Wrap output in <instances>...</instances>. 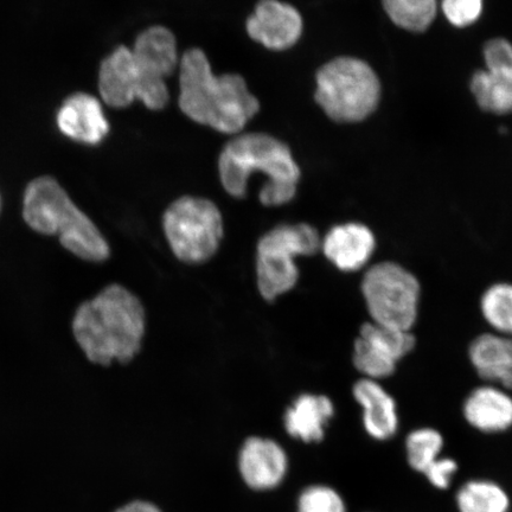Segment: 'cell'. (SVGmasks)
<instances>
[{"label": "cell", "instance_id": "obj_1", "mask_svg": "<svg viewBox=\"0 0 512 512\" xmlns=\"http://www.w3.org/2000/svg\"><path fill=\"white\" fill-rule=\"evenodd\" d=\"M73 332L89 361L104 367L131 362L145 335L143 304L125 287L108 286L79 307Z\"/></svg>", "mask_w": 512, "mask_h": 512}, {"label": "cell", "instance_id": "obj_2", "mask_svg": "<svg viewBox=\"0 0 512 512\" xmlns=\"http://www.w3.org/2000/svg\"><path fill=\"white\" fill-rule=\"evenodd\" d=\"M179 68V107L196 123L239 133L259 112V101L246 81L236 74L215 75L201 49L185 51Z\"/></svg>", "mask_w": 512, "mask_h": 512}, {"label": "cell", "instance_id": "obj_3", "mask_svg": "<svg viewBox=\"0 0 512 512\" xmlns=\"http://www.w3.org/2000/svg\"><path fill=\"white\" fill-rule=\"evenodd\" d=\"M219 170L224 190L235 198L245 197L254 172L267 176L260 191L264 206H283L297 194L299 166L288 146L268 134L247 133L233 139L221 152Z\"/></svg>", "mask_w": 512, "mask_h": 512}, {"label": "cell", "instance_id": "obj_4", "mask_svg": "<svg viewBox=\"0 0 512 512\" xmlns=\"http://www.w3.org/2000/svg\"><path fill=\"white\" fill-rule=\"evenodd\" d=\"M23 217L35 232L56 235L64 248L82 260L100 262L110 256L104 235L54 178L40 177L28 185Z\"/></svg>", "mask_w": 512, "mask_h": 512}, {"label": "cell", "instance_id": "obj_5", "mask_svg": "<svg viewBox=\"0 0 512 512\" xmlns=\"http://www.w3.org/2000/svg\"><path fill=\"white\" fill-rule=\"evenodd\" d=\"M316 101L332 120L358 123L373 114L381 99V83L367 62L338 57L317 73Z\"/></svg>", "mask_w": 512, "mask_h": 512}, {"label": "cell", "instance_id": "obj_6", "mask_svg": "<svg viewBox=\"0 0 512 512\" xmlns=\"http://www.w3.org/2000/svg\"><path fill=\"white\" fill-rule=\"evenodd\" d=\"M322 238L310 224H283L268 232L258 243L256 274L261 296L268 302L297 285V256L315 255Z\"/></svg>", "mask_w": 512, "mask_h": 512}, {"label": "cell", "instance_id": "obj_7", "mask_svg": "<svg viewBox=\"0 0 512 512\" xmlns=\"http://www.w3.org/2000/svg\"><path fill=\"white\" fill-rule=\"evenodd\" d=\"M361 291L371 322L411 331L418 320L421 286L415 275L393 261L370 266Z\"/></svg>", "mask_w": 512, "mask_h": 512}, {"label": "cell", "instance_id": "obj_8", "mask_svg": "<svg viewBox=\"0 0 512 512\" xmlns=\"http://www.w3.org/2000/svg\"><path fill=\"white\" fill-rule=\"evenodd\" d=\"M163 227L172 252L189 265L213 258L223 236L221 211L206 198H178L165 211Z\"/></svg>", "mask_w": 512, "mask_h": 512}, {"label": "cell", "instance_id": "obj_9", "mask_svg": "<svg viewBox=\"0 0 512 512\" xmlns=\"http://www.w3.org/2000/svg\"><path fill=\"white\" fill-rule=\"evenodd\" d=\"M99 91L102 100L114 108H124L139 100L150 110L159 111L169 101L166 82L147 75L127 47L115 49L102 62Z\"/></svg>", "mask_w": 512, "mask_h": 512}, {"label": "cell", "instance_id": "obj_10", "mask_svg": "<svg viewBox=\"0 0 512 512\" xmlns=\"http://www.w3.org/2000/svg\"><path fill=\"white\" fill-rule=\"evenodd\" d=\"M415 342L411 331L368 322L361 326L356 338L352 361L364 379H387L395 373L402 358L414 349Z\"/></svg>", "mask_w": 512, "mask_h": 512}, {"label": "cell", "instance_id": "obj_11", "mask_svg": "<svg viewBox=\"0 0 512 512\" xmlns=\"http://www.w3.org/2000/svg\"><path fill=\"white\" fill-rule=\"evenodd\" d=\"M486 70L471 79V91L482 110L495 114L512 113V44L495 38L485 44Z\"/></svg>", "mask_w": 512, "mask_h": 512}, {"label": "cell", "instance_id": "obj_12", "mask_svg": "<svg viewBox=\"0 0 512 512\" xmlns=\"http://www.w3.org/2000/svg\"><path fill=\"white\" fill-rule=\"evenodd\" d=\"M248 35L267 49H290L303 34V18L292 5L261 0L247 21Z\"/></svg>", "mask_w": 512, "mask_h": 512}, {"label": "cell", "instance_id": "obj_13", "mask_svg": "<svg viewBox=\"0 0 512 512\" xmlns=\"http://www.w3.org/2000/svg\"><path fill=\"white\" fill-rule=\"evenodd\" d=\"M325 258L337 270L352 273L366 268L376 251L373 230L360 222H348L332 227L320 245Z\"/></svg>", "mask_w": 512, "mask_h": 512}, {"label": "cell", "instance_id": "obj_14", "mask_svg": "<svg viewBox=\"0 0 512 512\" xmlns=\"http://www.w3.org/2000/svg\"><path fill=\"white\" fill-rule=\"evenodd\" d=\"M287 466L283 447L271 439L249 438L241 448L240 473L253 490H270L278 486L286 476Z\"/></svg>", "mask_w": 512, "mask_h": 512}, {"label": "cell", "instance_id": "obj_15", "mask_svg": "<svg viewBox=\"0 0 512 512\" xmlns=\"http://www.w3.org/2000/svg\"><path fill=\"white\" fill-rule=\"evenodd\" d=\"M57 125L64 136L89 145L101 143L110 132L99 100L86 93L74 94L64 101Z\"/></svg>", "mask_w": 512, "mask_h": 512}, {"label": "cell", "instance_id": "obj_16", "mask_svg": "<svg viewBox=\"0 0 512 512\" xmlns=\"http://www.w3.org/2000/svg\"><path fill=\"white\" fill-rule=\"evenodd\" d=\"M352 395L362 408L363 427L370 438L386 441L398 433V406L380 381L362 377L352 388Z\"/></svg>", "mask_w": 512, "mask_h": 512}, {"label": "cell", "instance_id": "obj_17", "mask_svg": "<svg viewBox=\"0 0 512 512\" xmlns=\"http://www.w3.org/2000/svg\"><path fill=\"white\" fill-rule=\"evenodd\" d=\"M463 413L467 424L479 432L508 431L512 427V396L496 384H485L467 396Z\"/></svg>", "mask_w": 512, "mask_h": 512}, {"label": "cell", "instance_id": "obj_18", "mask_svg": "<svg viewBox=\"0 0 512 512\" xmlns=\"http://www.w3.org/2000/svg\"><path fill=\"white\" fill-rule=\"evenodd\" d=\"M469 357L480 379L512 392V337L480 335L471 343Z\"/></svg>", "mask_w": 512, "mask_h": 512}, {"label": "cell", "instance_id": "obj_19", "mask_svg": "<svg viewBox=\"0 0 512 512\" xmlns=\"http://www.w3.org/2000/svg\"><path fill=\"white\" fill-rule=\"evenodd\" d=\"M334 415L335 406L328 396L303 394L286 411V431L304 443H320Z\"/></svg>", "mask_w": 512, "mask_h": 512}, {"label": "cell", "instance_id": "obj_20", "mask_svg": "<svg viewBox=\"0 0 512 512\" xmlns=\"http://www.w3.org/2000/svg\"><path fill=\"white\" fill-rule=\"evenodd\" d=\"M131 50L139 66L153 79L165 81L177 67L176 38L164 27L143 31Z\"/></svg>", "mask_w": 512, "mask_h": 512}, {"label": "cell", "instance_id": "obj_21", "mask_svg": "<svg viewBox=\"0 0 512 512\" xmlns=\"http://www.w3.org/2000/svg\"><path fill=\"white\" fill-rule=\"evenodd\" d=\"M459 512H509L510 498L501 485L488 479L466 482L456 495Z\"/></svg>", "mask_w": 512, "mask_h": 512}, {"label": "cell", "instance_id": "obj_22", "mask_svg": "<svg viewBox=\"0 0 512 512\" xmlns=\"http://www.w3.org/2000/svg\"><path fill=\"white\" fill-rule=\"evenodd\" d=\"M382 5L395 25L413 32L430 28L438 11V0H382Z\"/></svg>", "mask_w": 512, "mask_h": 512}, {"label": "cell", "instance_id": "obj_23", "mask_svg": "<svg viewBox=\"0 0 512 512\" xmlns=\"http://www.w3.org/2000/svg\"><path fill=\"white\" fill-rule=\"evenodd\" d=\"M480 311L494 334L512 337V284L491 285L480 299Z\"/></svg>", "mask_w": 512, "mask_h": 512}, {"label": "cell", "instance_id": "obj_24", "mask_svg": "<svg viewBox=\"0 0 512 512\" xmlns=\"http://www.w3.org/2000/svg\"><path fill=\"white\" fill-rule=\"evenodd\" d=\"M444 437L434 428H419L407 435L406 453L409 466L424 473L428 466L440 458L444 448Z\"/></svg>", "mask_w": 512, "mask_h": 512}, {"label": "cell", "instance_id": "obj_25", "mask_svg": "<svg viewBox=\"0 0 512 512\" xmlns=\"http://www.w3.org/2000/svg\"><path fill=\"white\" fill-rule=\"evenodd\" d=\"M297 512H348L347 504L335 489L326 485H312L298 499Z\"/></svg>", "mask_w": 512, "mask_h": 512}, {"label": "cell", "instance_id": "obj_26", "mask_svg": "<svg viewBox=\"0 0 512 512\" xmlns=\"http://www.w3.org/2000/svg\"><path fill=\"white\" fill-rule=\"evenodd\" d=\"M441 10L454 27L465 28L482 15L483 0H443Z\"/></svg>", "mask_w": 512, "mask_h": 512}, {"label": "cell", "instance_id": "obj_27", "mask_svg": "<svg viewBox=\"0 0 512 512\" xmlns=\"http://www.w3.org/2000/svg\"><path fill=\"white\" fill-rule=\"evenodd\" d=\"M458 471V464L451 458H438L424 472L435 489L446 490L450 488L452 479Z\"/></svg>", "mask_w": 512, "mask_h": 512}, {"label": "cell", "instance_id": "obj_28", "mask_svg": "<svg viewBox=\"0 0 512 512\" xmlns=\"http://www.w3.org/2000/svg\"><path fill=\"white\" fill-rule=\"evenodd\" d=\"M115 512H162L156 505L149 502L134 501L124 505Z\"/></svg>", "mask_w": 512, "mask_h": 512}]
</instances>
